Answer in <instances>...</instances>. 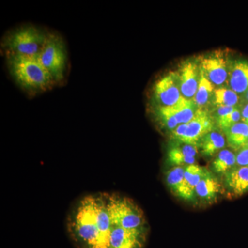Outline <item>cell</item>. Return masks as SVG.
I'll use <instances>...</instances> for the list:
<instances>
[{"label": "cell", "mask_w": 248, "mask_h": 248, "mask_svg": "<svg viewBox=\"0 0 248 248\" xmlns=\"http://www.w3.org/2000/svg\"><path fill=\"white\" fill-rule=\"evenodd\" d=\"M66 226L81 248H112L126 232L148 229L146 216L138 204L113 192L81 197L70 209Z\"/></svg>", "instance_id": "obj_1"}, {"label": "cell", "mask_w": 248, "mask_h": 248, "mask_svg": "<svg viewBox=\"0 0 248 248\" xmlns=\"http://www.w3.org/2000/svg\"><path fill=\"white\" fill-rule=\"evenodd\" d=\"M6 63L15 82L31 97L46 92L56 86L37 57L7 55Z\"/></svg>", "instance_id": "obj_2"}, {"label": "cell", "mask_w": 248, "mask_h": 248, "mask_svg": "<svg viewBox=\"0 0 248 248\" xmlns=\"http://www.w3.org/2000/svg\"><path fill=\"white\" fill-rule=\"evenodd\" d=\"M49 32L32 24H24L8 31L1 42L6 55H19L38 57Z\"/></svg>", "instance_id": "obj_3"}, {"label": "cell", "mask_w": 248, "mask_h": 248, "mask_svg": "<svg viewBox=\"0 0 248 248\" xmlns=\"http://www.w3.org/2000/svg\"><path fill=\"white\" fill-rule=\"evenodd\" d=\"M37 58L53 78L56 86L63 82L68 68V53L61 35L49 32L46 42Z\"/></svg>", "instance_id": "obj_4"}, {"label": "cell", "mask_w": 248, "mask_h": 248, "mask_svg": "<svg viewBox=\"0 0 248 248\" xmlns=\"http://www.w3.org/2000/svg\"><path fill=\"white\" fill-rule=\"evenodd\" d=\"M213 119L206 111L198 108L189 123L180 124L171 132L174 141L198 146L202 138L214 130Z\"/></svg>", "instance_id": "obj_5"}, {"label": "cell", "mask_w": 248, "mask_h": 248, "mask_svg": "<svg viewBox=\"0 0 248 248\" xmlns=\"http://www.w3.org/2000/svg\"><path fill=\"white\" fill-rule=\"evenodd\" d=\"M153 97L156 107H173L182 99L177 73L161 77L153 87Z\"/></svg>", "instance_id": "obj_6"}, {"label": "cell", "mask_w": 248, "mask_h": 248, "mask_svg": "<svg viewBox=\"0 0 248 248\" xmlns=\"http://www.w3.org/2000/svg\"><path fill=\"white\" fill-rule=\"evenodd\" d=\"M200 68L214 86H221L228 81L230 65L221 53H215L202 58Z\"/></svg>", "instance_id": "obj_7"}, {"label": "cell", "mask_w": 248, "mask_h": 248, "mask_svg": "<svg viewBox=\"0 0 248 248\" xmlns=\"http://www.w3.org/2000/svg\"><path fill=\"white\" fill-rule=\"evenodd\" d=\"M177 73L182 97L193 100L200 83V66L195 62L187 61L183 63Z\"/></svg>", "instance_id": "obj_8"}, {"label": "cell", "mask_w": 248, "mask_h": 248, "mask_svg": "<svg viewBox=\"0 0 248 248\" xmlns=\"http://www.w3.org/2000/svg\"><path fill=\"white\" fill-rule=\"evenodd\" d=\"M166 182L173 195L181 200L195 204L197 197L184 178V167H174L166 173Z\"/></svg>", "instance_id": "obj_9"}, {"label": "cell", "mask_w": 248, "mask_h": 248, "mask_svg": "<svg viewBox=\"0 0 248 248\" xmlns=\"http://www.w3.org/2000/svg\"><path fill=\"white\" fill-rule=\"evenodd\" d=\"M169 148L166 156V164L171 167H185L195 164L198 153L197 146L175 141Z\"/></svg>", "instance_id": "obj_10"}, {"label": "cell", "mask_w": 248, "mask_h": 248, "mask_svg": "<svg viewBox=\"0 0 248 248\" xmlns=\"http://www.w3.org/2000/svg\"><path fill=\"white\" fill-rule=\"evenodd\" d=\"M226 190L233 197H241L248 192V168L236 166L224 176Z\"/></svg>", "instance_id": "obj_11"}, {"label": "cell", "mask_w": 248, "mask_h": 248, "mask_svg": "<svg viewBox=\"0 0 248 248\" xmlns=\"http://www.w3.org/2000/svg\"><path fill=\"white\" fill-rule=\"evenodd\" d=\"M230 89L238 94H245L248 90V61L237 60L230 66L228 75Z\"/></svg>", "instance_id": "obj_12"}, {"label": "cell", "mask_w": 248, "mask_h": 248, "mask_svg": "<svg viewBox=\"0 0 248 248\" xmlns=\"http://www.w3.org/2000/svg\"><path fill=\"white\" fill-rule=\"evenodd\" d=\"M222 191L221 184L217 178L210 172L197 186L195 194L202 202L211 203L215 202Z\"/></svg>", "instance_id": "obj_13"}, {"label": "cell", "mask_w": 248, "mask_h": 248, "mask_svg": "<svg viewBox=\"0 0 248 248\" xmlns=\"http://www.w3.org/2000/svg\"><path fill=\"white\" fill-rule=\"evenodd\" d=\"M226 141L231 148L236 151L246 148L248 143V125L243 122L234 124L224 132Z\"/></svg>", "instance_id": "obj_14"}, {"label": "cell", "mask_w": 248, "mask_h": 248, "mask_svg": "<svg viewBox=\"0 0 248 248\" xmlns=\"http://www.w3.org/2000/svg\"><path fill=\"white\" fill-rule=\"evenodd\" d=\"M226 140L224 135L219 131L212 130L201 140L199 146L201 153L205 156H212L219 153L226 146Z\"/></svg>", "instance_id": "obj_15"}, {"label": "cell", "mask_w": 248, "mask_h": 248, "mask_svg": "<svg viewBox=\"0 0 248 248\" xmlns=\"http://www.w3.org/2000/svg\"><path fill=\"white\" fill-rule=\"evenodd\" d=\"M236 166V155L230 150L223 149L217 153L212 163L211 169L215 174L224 176Z\"/></svg>", "instance_id": "obj_16"}, {"label": "cell", "mask_w": 248, "mask_h": 248, "mask_svg": "<svg viewBox=\"0 0 248 248\" xmlns=\"http://www.w3.org/2000/svg\"><path fill=\"white\" fill-rule=\"evenodd\" d=\"M193 100L182 97L179 102L172 107L179 125L187 124L195 117L198 108Z\"/></svg>", "instance_id": "obj_17"}, {"label": "cell", "mask_w": 248, "mask_h": 248, "mask_svg": "<svg viewBox=\"0 0 248 248\" xmlns=\"http://www.w3.org/2000/svg\"><path fill=\"white\" fill-rule=\"evenodd\" d=\"M214 86H215L200 71V83L193 99L194 102L199 108H202L204 106L206 105L210 102V99L213 97L214 92H215Z\"/></svg>", "instance_id": "obj_18"}, {"label": "cell", "mask_w": 248, "mask_h": 248, "mask_svg": "<svg viewBox=\"0 0 248 248\" xmlns=\"http://www.w3.org/2000/svg\"><path fill=\"white\" fill-rule=\"evenodd\" d=\"M213 100L217 107H236L239 95L230 88L220 87L215 90Z\"/></svg>", "instance_id": "obj_19"}, {"label": "cell", "mask_w": 248, "mask_h": 248, "mask_svg": "<svg viewBox=\"0 0 248 248\" xmlns=\"http://www.w3.org/2000/svg\"><path fill=\"white\" fill-rule=\"evenodd\" d=\"M184 178L192 190L195 191L199 183L208 175L210 171L200 165L192 164L184 167Z\"/></svg>", "instance_id": "obj_20"}, {"label": "cell", "mask_w": 248, "mask_h": 248, "mask_svg": "<svg viewBox=\"0 0 248 248\" xmlns=\"http://www.w3.org/2000/svg\"><path fill=\"white\" fill-rule=\"evenodd\" d=\"M156 108H157L155 112L156 120L166 130L173 131L179 125V124L176 120L172 107Z\"/></svg>", "instance_id": "obj_21"}, {"label": "cell", "mask_w": 248, "mask_h": 248, "mask_svg": "<svg viewBox=\"0 0 248 248\" xmlns=\"http://www.w3.org/2000/svg\"><path fill=\"white\" fill-rule=\"evenodd\" d=\"M217 125L218 128L223 130V132L226 131L228 128L234 125V124L239 123L241 122V112L239 108H236L232 112L226 115L221 116V117L215 118Z\"/></svg>", "instance_id": "obj_22"}, {"label": "cell", "mask_w": 248, "mask_h": 248, "mask_svg": "<svg viewBox=\"0 0 248 248\" xmlns=\"http://www.w3.org/2000/svg\"><path fill=\"white\" fill-rule=\"evenodd\" d=\"M236 162L238 166L248 168V148H243L236 154Z\"/></svg>", "instance_id": "obj_23"}, {"label": "cell", "mask_w": 248, "mask_h": 248, "mask_svg": "<svg viewBox=\"0 0 248 248\" xmlns=\"http://www.w3.org/2000/svg\"><path fill=\"white\" fill-rule=\"evenodd\" d=\"M241 122L248 125V102L241 109Z\"/></svg>", "instance_id": "obj_24"}, {"label": "cell", "mask_w": 248, "mask_h": 248, "mask_svg": "<svg viewBox=\"0 0 248 248\" xmlns=\"http://www.w3.org/2000/svg\"><path fill=\"white\" fill-rule=\"evenodd\" d=\"M245 98H246V100H247V102H248V90L247 92L245 93Z\"/></svg>", "instance_id": "obj_25"}, {"label": "cell", "mask_w": 248, "mask_h": 248, "mask_svg": "<svg viewBox=\"0 0 248 248\" xmlns=\"http://www.w3.org/2000/svg\"><path fill=\"white\" fill-rule=\"evenodd\" d=\"M246 147H248V143L247 146H246Z\"/></svg>", "instance_id": "obj_26"}]
</instances>
